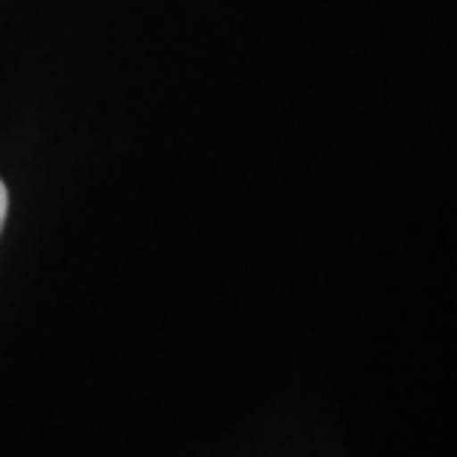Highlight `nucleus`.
Instances as JSON below:
<instances>
[{"instance_id":"obj_1","label":"nucleus","mask_w":457,"mask_h":457,"mask_svg":"<svg viewBox=\"0 0 457 457\" xmlns=\"http://www.w3.org/2000/svg\"><path fill=\"white\" fill-rule=\"evenodd\" d=\"M6 207H9V195H6L4 180H0V230H4V221H6Z\"/></svg>"}]
</instances>
